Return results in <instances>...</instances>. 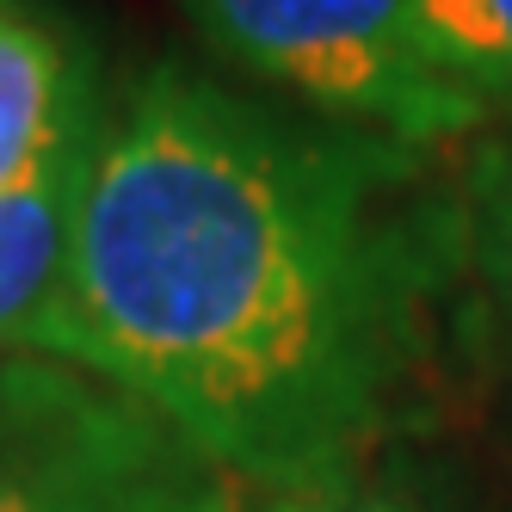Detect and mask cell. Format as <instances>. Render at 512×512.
Listing matches in <instances>:
<instances>
[{"mask_svg": "<svg viewBox=\"0 0 512 512\" xmlns=\"http://www.w3.org/2000/svg\"><path fill=\"white\" fill-rule=\"evenodd\" d=\"M401 167L395 142L290 124L161 62L99 118L31 352L118 383L235 482H340L414 358Z\"/></svg>", "mask_w": 512, "mask_h": 512, "instance_id": "obj_1", "label": "cell"}, {"mask_svg": "<svg viewBox=\"0 0 512 512\" xmlns=\"http://www.w3.org/2000/svg\"><path fill=\"white\" fill-rule=\"evenodd\" d=\"M235 68L340 130L432 149L488 124L432 56L414 0H179Z\"/></svg>", "mask_w": 512, "mask_h": 512, "instance_id": "obj_2", "label": "cell"}, {"mask_svg": "<svg viewBox=\"0 0 512 512\" xmlns=\"http://www.w3.org/2000/svg\"><path fill=\"white\" fill-rule=\"evenodd\" d=\"M87 56L19 0H0V198L99 130Z\"/></svg>", "mask_w": 512, "mask_h": 512, "instance_id": "obj_4", "label": "cell"}, {"mask_svg": "<svg viewBox=\"0 0 512 512\" xmlns=\"http://www.w3.org/2000/svg\"><path fill=\"white\" fill-rule=\"evenodd\" d=\"M309 500H315V512H408L401 500H383V494H327V488H315Z\"/></svg>", "mask_w": 512, "mask_h": 512, "instance_id": "obj_8", "label": "cell"}, {"mask_svg": "<svg viewBox=\"0 0 512 512\" xmlns=\"http://www.w3.org/2000/svg\"><path fill=\"white\" fill-rule=\"evenodd\" d=\"M420 31L445 75L482 99V112H512V0H414Z\"/></svg>", "mask_w": 512, "mask_h": 512, "instance_id": "obj_6", "label": "cell"}, {"mask_svg": "<svg viewBox=\"0 0 512 512\" xmlns=\"http://www.w3.org/2000/svg\"><path fill=\"white\" fill-rule=\"evenodd\" d=\"M93 136H81L44 173H31L25 186L0 198V352H31V340H38V327L62 290Z\"/></svg>", "mask_w": 512, "mask_h": 512, "instance_id": "obj_5", "label": "cell"}, {"mask_svg": "<svg viewBox=\"0 0 512 512\" xmlns=\"http://www.w3.org/2000/svg\"><path fill=\"white\" fill-rule=\"evenodd\" d=\"M457 229H463L469 272L482 278L500 321L512 327V136H494L469 155Z\"/></svg>", "mask_w": 512, "mask_h": 512, "instance_id": "obj_7", "label": "cell"}, {"mask_svg": "<svg viewBox=\"0 0 512 512\" xmlns=\"http://www.w3.org/2000/svg\"><path fill=\"white\" fill-rule=\"evenodd\" d=\"M0 512H235V475L118 383L0 352Z\"/></svg>", "mask_w": 512, "mask_h": 512, "instance_id": "obj_3", "label": "cell"}]
</instances>
